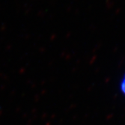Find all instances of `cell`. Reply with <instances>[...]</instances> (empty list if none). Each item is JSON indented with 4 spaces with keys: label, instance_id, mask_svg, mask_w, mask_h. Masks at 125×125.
<instances>
[{
    "label": "cell",
    "instance_id": "cell-1",
    "mask_svg": "<svg viewBox=\"0 0 125 125\" xmlns=\"http://www.w3.org/2000/svg\"><path fill=\"white\" fill-rule=\"evenodd\" d=\"M120 91L121 94L125 96V74L124 75L123 78L121 79V83H120Z\"/></svg>",
    "mask_w": 125,
    "mask_h": 125
}]
</instances>
